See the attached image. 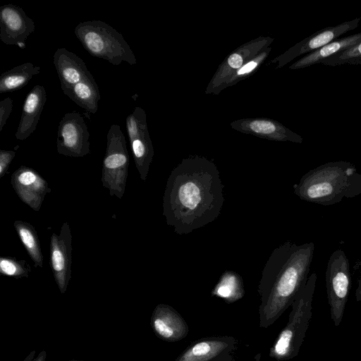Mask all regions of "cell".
<instances>
[{"mask_svg":"<svg viewBox=\"0 0 361 361\" xmlns=\"http://www.w3.org/2000/svg\"><path fill=\"white\" fill-rule=\"evenodd\" d=\"M224 185L217 168L202 160L185 161L169 175L163 197L166 224L186 235L216 220L222 209Z\"/></svg>","mask_w":361,"mask_h":361,"instance_id":"1","label":"cell"},{"mask_svg":"<svg viewBox=\"0 0 361 361\" xmlns=\"http://www.w3.org/2000/svg\"><path fill=\"white\" fill-rule=\"evenodd\" d=\"M314 251L313 243L286 241L271 252L258 287L261 326H269L292 305L307 283Z\"/></svg>","mask_w":361,"mask_h":361,"instance_id":"2","label":"cell"},{"mask_svg":"<svg viewBox=\"0 0 361 361\" xmlns=\"http://www.w3.org/2000/svg\"><path fill=\"white\" fill-rule=\"evenodd\" d=\"M293 190L302 200L329 206L361 194V173L350 163L329 162L302 176Z\"/></svg>","mask_w":361,"mask_h":361,"instance_id":"3","label":"cell"},{"mask_svg":"<svg viewBox=\"0 0 361 361\" xmlns=\"http://www.w3.org/2000/svg\"><path fill=\"white\" fill-rule=\"evenodd\" d=\"M74 33L84 49L92 56L114 66L122 62L136 63L135 56L123 35L102 20L80 23Z\"/></svg>","mask_w":361,"mask_h":361,"instance_id":"4","label":"cell"},{"mask_svg":"<svg viewBox=\"0 0 361 361\" xmlns=\"http://www.w3.org/2000/svg\"><path fill=\"white\" fill-rule=\"evenodd\" d=\"M317 278L316 273L311 274L305 286L293 301L288 322L271 349V357L286 360L298 354L312 318V304Z\"/></svg>","mask_w":361,"mask_h":361,"instance_id":"5","label":"cell"},{"mask_svg":"<svg viewBox=\"0 0 361 361\" xmlns=\"http://www.w3.org/2000/svg\"><path fill=\"white\" fill-rule=\"evenodd\" d=\"M129 166L126 141L118 124H112L106 135V153L102 169V183L111 196L122 198L126 190Z\"/></svg>","mask_w":361,"mask_h":361,"instance_id":"6","label":"cell"},{"mask_svg":"<svg viewBox=\"0 0 361 361\" xmlns=\"http://www.w3.org/2000/svg\"><path fill=\"white\" fill-rule=\"evenodd\" d=\"M325 280L331 317L338 327L342 321L351 288L350 263L343 250L338 249L331 255Z\"/></svg>","mask_w":361,"mask_h":361,"instance_id":"7","label":"cell"},{"mask_svg":"<svg viewBox=\"0 0 361 361\" xmlns=\"http://www.w3.org/2000/svg\"><path fill=\"white\" fill-rule=\"evenodd\" d=\"M90 137L84 117L76 111L66 113L58 127L57 152L66 157H82L90 152Z\"/></svg>","mask_w":361,"mask_h":361,"instance_id":"8","label":"cell"},{"mask_svg":"<svg viewBox=\"0 0 361 361\" xmlns=\"http://www.w3.org/2000/svg\"><path fill=\"white\" fill-rule=\"evenodd\" d=\"M126 125L135 166L141 180L145 181L153 155L150 141L146 133L145 112L140 108L136 107L127 116Z\"/></svg>","mask_w":361,"mask_h":361,"instance_id":"9","label":"cell"},{"mask_svg":"<svg viewBox=\"0 0 361 361\" xmlns=\"http://www.w3.org/2000/svg\"><path fill=\"white\" fill-rule=\"evenodd\" d=\"M35 30L34 20L21 7L11 4L0 7V39L3 43L25 49L27 38Z\"/></svg>","mask_w":361,"mask_h":361,"instance_id":"10","label":"cell"},{"mask_svg":"<svg viewBox=\"0 0 361 361\" xmlns=\"http://www.w3.org/2000/svg\"><path fill=\"white\" fill-rule=\"evenodd\" d=\"M72 235L69 224L63 223L59 235L53 233L50 242V267L60 291L67 288L71 274Z\"/></svg>","mask_w":361,"mask_h":361,"instance_id":"11","label":"cell"},{"mask_svg":"<svg viewBox=\"0 0 361 361\" xmlns=\"http://www.w3.org/2000/svg\"><path fill=\"white\" fill-rule=\"evenodd\" d=\"M11 185L20 200L39 211L46 195L51 192L47 182L33 169L20 166L11 176Z\"/></svg>","mask_w":361,"mask_h":361,"instance_id":"12","label":"cell"},{"mask_svg":"<svg viewBox=\"0 0 361 361\" xmlns=\"http://www.w3.org/2000/svg\"><path fill=\"white\" fill-rule=\"evenodd\" d=\"M53 63L61 82V90L71 87L92 75L85 61L66 48L56 49L54 54Z\"/></svg>","mask_w":361,"mask_h":361,"instance_id":"13","label":"cell"},{"mask_svg":"<svg viewBox=\"0 0 361 361\" xmlns=\"http://www.w3.org/2000/svg\"><path fill=\"white\" fill-rule=\"evenodd\" d=\"M47 102V92L44 86L35 85L27 94L16 137L26 140L35 130L42 110Z\"/></svg>","mask_w":361,"mask_h":361,"instance_id":"14","label":"cell"},{"mask_svg":"<svg viewBox=\"0 0 361 361\" xmlns=\"http://www.w3.org/2000/svg\"><path fill=\"white\" fill-rule=\"evenodd\" d=\"M152 323L157 334L169 341L180 340L188 332L184 319L176 311L166 305H159L156 307Z\"/></svg>","mask_w":361,"mask_h":361,"instance_id":"15","label":"cell"},{"mask_svg":"<svg viewBox=\"0 0 361 361\" xmlns=\"http://www.w3.org/2000/svg\"><path fill=\"white\" fill-rule=\"evenodd\" d=\"M62 91L87 113H97L101 96L92 75L71 87L62 89Z\"/></svg>","mask_w":361,"mask_h":361,"instance_id":"16","label":"cell"},{"mask_svg":"<svg viewBox=\"0 0 361 361\" xmlns=\"http://www.w3.org/2000/svg\"><path fill=\"white\" fill-rule=\"evenodd\" d=\"M41 68L31 62H25L16 66L0 75V93L11 92L25 86Z\"/></svg>","mask_w":361,"mask_h":361,"instance_id":"17","label":"cell"},{"mask_svg":"<svg viewBox=\"0 0 361 361\" xmlns=\"http://www.w3.org/2000/svg\"><path fill=\"white\" fill-rule=\"evenodd\" d=\"M228 347L221 339L202 340L190 346L176 361H212Z\"/></svg>","mask_w":361,"mask_h":361,"instance_id":"18","label":"cell"},{"mask_svg":"<svg viewBox=\"0 0 361 361\" xmlns=\"http://www.w3.org/2000/svg\"><path fill=\"white\" fill-rule=\"evenodd\" d=\"M361 41V32L336 39L320 49L312 51L298 62L299 66H307L336 56L353 47Z\"/></svg>","mask_w":361,"mask_h":361,"instance_id":"19","label":"cell"},{"mask_svg":"<svg viewBox=\"0 0 361 361\" xmlns=\"http://www.w3.org/2000/svg\"><path fill=\"white\" fill-rule=\"evenodd\" d=\"M14 228L29 257L35 263V267L42 268L43 267V255L35 227L28 222L16 220L14 221Z\"/></svg>","mask_w":361,"mask_h":361,"instance_id":"20","label":"cell"},{"mask_svg":"<svg viewBox=\"0 0 361 361\" xmlns=\"http://www.w3.org/2000/svg\"><path fill=\"white\" fill-rule=\"evenodd\" d=\"M244 293L240 275L233 271H226L221 274L212 293L231 302L241 298Z\"/></svg>","mask_w":361,"mask_h":361,"instance_id":"21","label":"cell"},{"mask_svg":"<svg viewBox=\"0 0 361 361\" xmlns=\"http://www.w3.org/2000/svg\"><path fill=\"white\" fill-rule=\"evenodd\" d=\"M360 20V18H357L334 27H328L313 35L304 44L301 50L302 52L314 51L336 40L340 35L354 29L358 25Z\"/></svg>","mask_w":361,"mask_h":361,"instance_id":"22","label":"cell"},{"mask_svg":"<svg viewBox=\"0 0 361 361\" xmlns=\"http://www.w3.org/2000/svg\"><path fill=\"white\" fill-rule=\"evenodd\" d=\"M30 271L31 267L25 260H18L14 257L0 258L1 275L17 278L28 277Z\"/></svg>","mask_w":361,"mask_h":361,"instance_id":"23","label":"cell"},{"mask_svg":"<svg viewBox=\"0 0 361 361\" xmlns=\"http://www.w3.org/2000/svg\"><path fill=\"white\" fill-rule=\"evenodd\" d=\"M13 109V99L6 97L0 102V132L3 130Z\"/></svg>","mask_w":361,"mask_h":361,"instance_id":"24","label":"cell"},{"mask_svg":"<svg viewBox=\"0 0 361 361\" xmlns=\"http://www.w3.org/2000/svg\"><path fill=\"white\" fill-rule=\"evenodd\" d=\"M15 156V151L0 150V178H2L7 173L9 166Z\"/></svg>","mask_w":361,"mask_h":361,"instance_id":"25","label":"cell"},{"mask_svg":"<svg viewBox=\"0 0 361 361\" xmlns=\"http://www.w3.org/2000/svg\"><path fill=\"white\" fill-rule=\"evenodd\" d=\"M361 57V41L353 47L342 51L341 53L334 56L336 61H345L351 59Z\"/></svg>","mask_w":361,"mask_h":361,"instance_id":"26","label":"cell"},{"mask_svg":"<svg viewBox=\"0 0 361 361\" xmlns=\"http://www.w3.org/2000/svg\"><path fill=\"white\" fill-rule=\"evenodd\" d=\"M250 127L253 131L263 134H269L275 130V126L266 121H254L250 123Z\"/></svg>","mask_w":361,"mask_h":361,"instance_id":"27","label":"cell"},{"mask_svg":"<svg viewBox=\"0 0 361 361\" xmlns=\"http://www.w3.org/2000/svg\"><path fill=\"white\" fill-rule=\"evenodd\" d=\"M228 62L232 68H237L242 65L243 59L240 55L233 54L228 57Z\"/></svg>","mask_w":361,"mask_h":361,"instance_id":"28","label":"cell"},{"mask_svg":"<svg viewBox=\"0 0 361 361\" xmlns=\"http://www.w3.org/2000/svg\"><path fill=\"white\" fill-rule=\"evenodd\" d=\"M257 66V63L255 62L251 61L246 65H245L243 68H241L238 71V74L241 75L244 74L248 72H250L252 70H253Z\"/></svg>","mask_w":361,"mask_h":361,"instance_id":"29","label":"cell"},{"mask_svg":"<svg viewBox=\"0 0 361 361\" xmlns=\"http://www.w3.org/2000/svg\"><path fill=\"white\" fill-rule=\"evenodd\" d=\"M355 300L357 302L361 301V274L358 279L357 288L355 290Z\"/></svg>","mask_w":361,"mask_h":361,"instance_id":"30","label":"cell"},{"mask_svg":"<svg viewBox=\"0 0 361 361\" xmlns=\"http://www.w3.org/2000/svg\"><path fill=\"white\" fill-rule=\"evenodd\" d=\"M44 355H42L37 358L36 361H44Z\"/></svg>","mask_w":361,"mask_h":361,"instance_id":"31","label":"cell"}]
</instances>
